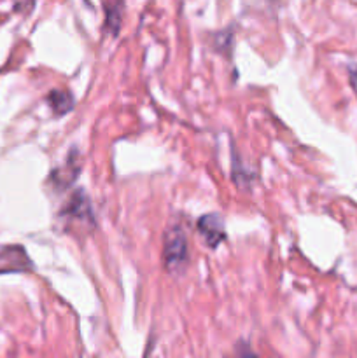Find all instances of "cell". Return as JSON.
I'll use <instances>...</instances> for the list:
<instances>
[{
	"label": "cell",
	"instance_id": "6da1fadb",
	"mask_svg": "<svg viewBox=\"0 0 357 358\" xmlns=\"http://www.w3.org/2000/svg\"><path fill=\"white\" fill-rule=\"evenodd\" d=\"M188 240L181 226H174L163 238V264L168 271L177 273L188 264Z\"/></svg>",
	"mask_w": 357,
	"mask_h": 358
},
{
	"label": "cell",
	"instance_id": "7a4b0ae2",
	"mask_svg": "<svg viewBox=\"0 0 357 358\" xmlns=\"http://www.w3.org/2000/svg\"><path fill=\"white\" fill-rule=\"evenodd\" d=\"M198 233L205 240L210 248H216L226 240V231H224V222L217 213H209V215L200 217L198 220Z\"/></svg>",
	"mask_w": 357,
	"mask_h": 358
},
{
	"label": "cell",
	"instance_id": "3957f363",
	"mask_svg": "<svg viewBox=\"0 0 357 358\" xmlns=\"http://www.w3.org/2000/svg\"><path fill=\"white\" fill-rule=\"evenodd\" d=\"M48 105L51 107V110L55 112L56 115H63L66 112L72 110L74 107V96L69 93V91L63 90H52L51 93L46 98Z\"/></svg>",
	"mask_w": 357,
	"mask_h": 358
},
{
	"label": "cell",
	"instance_id": "277c9868",
	"mask_svg": "<svg viewBox=\"0 0 357 358\" xmlns=\"http://www.w3.org/2000/svg\"><path fill=\"white\" fill-rule=\"evenodd\" d=\"M63 213L69 217H76V219H80V220H83L84 217H90L91 219L90 199L86 198V194H84V192L77 191L76 194L72 196V199L69 201V205H65Z\"/></svg>",
	"mask_w": 357,
	"mask_h": 358
},
{
	"label": "cell",
	"instance_id": "5b68a950",
	"mask_svg": "<svg viewBox=\"0 0 357 358\" xmlns=\"http://www.w3.org/2000/svg\"><path fill=\"white\" fill-rule=\"evenodd\" d=\"M77 173H79V164L76 163V156H70V159L66 161L65 166L62 168H56L55 171L51 173V180H52V185H56V187H65V185H69L70 182L74 180V178L77 177Z\"/></svg>",
	"mask_w": 357,
	"mask_h": 358
},
{
	"label": "cell",
	"instance_id": "8992f818",
	"mask_svg": "<svg viewBox=\"0 0 357 358\" xmlns=\"http://www.w3.org/2000/svg\"><path fill=\"white\" fill-rule=\"evenodd\" d=\"M105 9V23L107 27L111 28L112 34H118L119 31V24H121V9L122 6L121 3H105L104 6Z\"/></svg>",
	"mask_w": 357,
	"mask_h": 358
},
{
	"label": "cell",
	"instance_id": "52a82bcc",
	"mask_svg": "<svg viewBox=\"0 0 357 358\" xmlns=\"http://www.w3.org/2000/svg\"><path fill=\"white\" fill-rule=\"evenodd\" d=\"M238 358H259L247 345H238Z\"/></svg>",
	"mask_w": 357,
	"mask_h": 358
},
{
	"label": "cell",
	"instance_id": "ba28073f",
	"mask_svg": "<svg viewBox=\"0 0 357 358\" xmlns=\"http://www.w3.org/2000/svg\"><path fill=\"white\" fill-rule=\"evenodd\" d=\"M349 83H350V86H352L354 93L357 94V65L350 66L349 69Z\"/></svg>",
	"mask_w": 357,
	"mask_h": 358
}]
</instances>
